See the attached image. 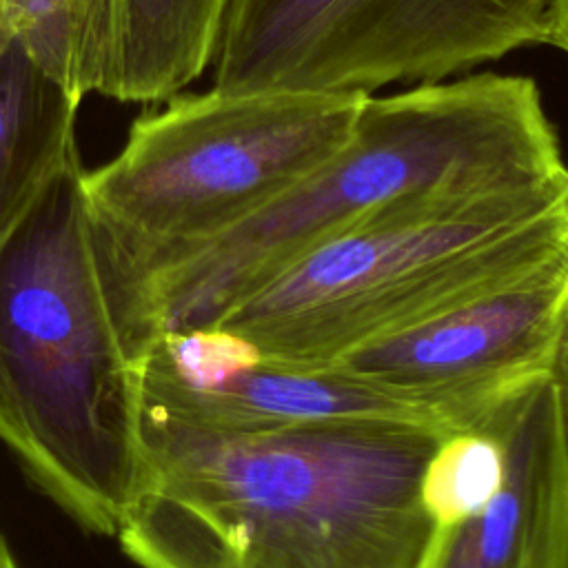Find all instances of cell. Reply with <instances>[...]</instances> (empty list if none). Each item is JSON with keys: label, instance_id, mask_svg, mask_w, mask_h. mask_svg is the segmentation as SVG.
Segmentation results:
<instances>
[{"label": "cell", "instance_id": "obj_1", "mask_svg": "<svg viewBox=\"0 0 568 568\" xmlns=\"http://www.w3.org/2000/svg\"><path fill=\"white\" fill-rule=\"evenodd\" d=\"M444 435L393 419L229 428L144 397L115 537L140 568H428L442 528L422 475Z\"/></svg>", "mask_w": 568, "mask_h": 568}, {"label": "cell", "instance_id": "obj_2", "mask_svg": "<svg viewBox=\"0 0 568 568\" xmlns=\"http://www.w3.org/2000/svg\"><path fill=\"white\" fill-rule=\"evenodd\" d=\"M84 173L75 149L0 231V442L75 524L115 537L142 475L144 382L164 324Z\"/></svg>", "mask_w": 568, "mask_h": 568}, {"label": "cell", "instance_id": "obj_3", "mask_svg": "<svg viewBox=\"0 0 568 568\" xmlns=\"http://www.w3.org/2000/svg\"><path fill=\"white\" fill-rule=\"evenodd\" d=\"M568 248V169L377 206L215 326L268 359L322 366Z\"/></svg>", "mask_w": 568, "mask_h": 568}, {"label": "cell", "instance_id": "obj_4", "mask_svg": "<svg viewBox=\"0 0 568 568\" xmlns=\"http://www.w3.org/2000/svg\"><path fill=\"white\" fill-rule=\"evenodd\" d=\"M497 160L495 120L464 82L366 95L353 138L324 166L226 231L146 266L164 335L215 326L364 213L408 195L475 189Z\"/></svg>", "mask_w": 568, "mask_h": 568}, {"label": "cell", "instance_id": "obj_5", "mask_svg": "<svg viewBox=\"0 0 568 568\" xmlns=\"http://www.w3.org/2000/svg\"><path fill=\"white\" fill-rule=\"evenodd\" d=\"M359 93H178L142 113L124 146L84 173L102 226L146 268L242 222L335 158Z\"/></svg>", "mask_w": 568, "mask_h": 568}, {"label": "cell", "instance_id": "obj_6", "mask_svg": "<svg viewBox=\"0 0 568 568\" xmlns=\"http://www.w3.org/2000/svg\"><path fill=\"white\" fill-rule=\"evenodd\" d=\"M555 0H229L213 89L373 95L546 44Z\"/></svg>", "mask_w": 568, "mask_h": 568}, {"label": "cell", "instance_id": "obj_7", "mask_svg": "<svg viewBox=\"0 0 568 568\" xmlns=\"http://www.w3.org/2000/svg\"><path fill=\"white\" fill-rule=\"evenodd\" d=\"M566 317L568 248L331 364L426 395L477 428L504 395L550 371Z\"/></svg>", "mask_w": 568, "mask_h": 568}, {"label": "cell", "instance_id": "obj_8", "mask_svg": "<svg viewBox=\"0 0 568 568\" xmlns=\"http://www.w3.org/2000/svg\"><path fill=\"white\" fill-rule=\"evenodd\" d=\"M504 442L497 495L442 530L428 568H568V462L550 371L504 395L481 419Z\"/></svg>", "mask_w": 568, "mask_h": 568}, {"label": "cell", "instance_id": "obj_9", "mask_svg": "<svg viewBox=\"0 0 568 568\" xmlns=\"http://www.w3.org/2000/svg\"><path fill=\"white\" fill-rule=\"evenodd\" d=\"M80 104L0 16V231L78 149Z\"/></svg>", "mask_w": 568, "mask_h": 568}, {"label": "cell", "instance_id": "obj_10", "mask_svg": "<svg viewBox=\"0 0 568 568\" xmlns=\"http://www.w3.org/2000/svg\"><path fill=\"white\" fill-rule=\"evenodd\" d=\"M229 0H120V42L106 98L160 104L213 64Z\"/></svg>", "mask_w": 568, "mask_h": 568}, {"label": "cell", "instance_id": "obj_11", "mask_svg": "<svg viewBox=\"0 0 568 568\" xmlns=\"http://www.w3.org/2000/svg\"><path fill=\"white\" fill-rule=\"evenodd\" d=\"M0 16L78 100L89 93L109 95L120 42V0H0Z\"/></svg>", "mask_w": 568, "mask_h": 568}, {"label": "cell", "instance_id": "obj_12", "mask_svg": "<svg viewBox=\"0 0 568 568\" xmlns=\"http://www.w3.org/2000/svg\"><path fill=\"white\" fill-rule=\"evenodd\" d=\"M506 473V450L486 426L442 437L422 475V504L442 528H455L479 515L497 495Z\"/></svg>", "mask_w": 568, "mask_h": 568}, {"label": "cell", "instance_id": "obj_13", "mask_svg": "<svg viewBox=\"0 0 568 568\" xmlns=\"http://www.w3.org/2000/svg\"><path fill=\"white\" fill-rule=\"evenodd\" d=\"M550 377L557 388L561 430H564V448H566V462H568V317L564 322L561 337H559L552 364H550Z\"/></svg>", "mask_w": 568, "mask_h": 568}, {"label": "cell", "instance_id": "obj_14", "mask_svg": "<svg viewBox=\"0 0 568 568\" xmlns=\"http://www.w3.org/2000/svg\"><path fill=\"white\" fill-rule=\"evenodd\" d=\"M568 55V0H555L548 42Z\"/></svg>", "mask_w": 568, "mask_h": 568}, {"label": "cell", "instance_id": "obj_15", "mask_svg": "<svg viewBox=\"0 0 568 568\" xmlns=\"http://www.w3.org/2000/svg\"><path fill=\"white\" fill-rule=\"evenodd\" d=\"M0 568H20V566L16 564V559H13V555H11L9 546H7V541H4V546L0 548Z\"/></svg>", "mask_w": 568, "mask_h": 568}, {"label": "cell", "instance_id": "obj_16", "mask_svg": "<svg viewBox=\"0 0 568 568\" xmlns=\"http://www.w3.org/2000/svg\"><path fill=\"white\" fill-rule=\"evenodd\" d=\"M2 546H4V539H2V537H0V548H2Z\"/></svg>", "mask_w": 568, "mask_h": 568}]
</instances>
